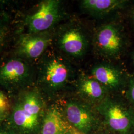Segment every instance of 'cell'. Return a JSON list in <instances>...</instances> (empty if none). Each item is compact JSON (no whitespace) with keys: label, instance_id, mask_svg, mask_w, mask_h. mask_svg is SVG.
<instances>
[{"label":"cell","instance_id":"2","mask_svg":"<svg viewBox=\"0 0 134 134\" xmlns=\"http://www.w3.org/2000/svg\"><path fill=\"white\" fill-rule=\"evenodd\" d=\"M70 65L55 55L45 58L39 70L38 83L44 91L53 95L67 86L73 76Z\"/></svg>","mask_w":134,"mask_h":134},{"label":"cell","instance_id":"1","mask_svg":"<svg viewBox=\"0 0 134 134\" xmlns=\"http://www.w3.org/2000/svg\"><path fill=\"white\" fill-rule=\"evenodd\" d=\"M45 111L39 91L28 88L19 92L5 122L19 134H37Z\"/></svg>","mask_w":134,"mask_h":134},{"label":"cell","instance_id":"21","mask_svg":"<svg viewBox=\"0 0 134 134\" xmlns=\"http://www.w3.org/2000/svg\"></svg>","mask_w":134,"mask_h":134},{"label":"cell","instance_id":"19","mask_svg":"<svg viewBox=\"0 0 134 134\" xmlns=\"http://www.w3.org/2000/svg\"><path fill=\"white\" fill-rule=\"evenodd\" d=\"M132 16H131V18H132V21H133V23L134 24V8L132 12Z\"/></svg>","mask_w":134,"mask_h":134},{"label":"cell","instance_id":"18","mask_svg":"<svg viewBox=\"0 0 134 134\" xmlns=\"http://www.w3.org/2000/svg\"><path fill=\"white\" fill-rule=\"evenodd\" d=\"M69 134H85L82 133L76 129L72 127L71 125L69 124Z\"/></svg>","mask_w":134,"mask_h":134},{"label":"cell","instance_id":"7","mask_svg":"<svg viewBox=\"0 0 134 134\" xmlns=\"http://www.w3.org/2000/svg\"><path fill=\"white\" fill-rule=\"evenodd\" d=\"M57 43L60 50L68 56L80 58L86 53L89 42L82 29L79 26L71 25L60 32Z\"/></svg>","mask_w":134,"mask_h":134},{"label":"cell","instance_id":"11","mask_svg":"<svg viewBox=\"0 0 134 134\" xmlns=\"http://www.w3.org/2000/svg\"><path fill=\"white\" fill-rule=\"evenodd\" d=\"M39 134H69V124L57 106H51L46 110Z\"/></svg>","mask_w":134,"mask_h":134},{"label":"cell","instance_id":"5","mask_svg":"<svg viewBox=\"0 0 134 134\" xmlns=\"http://www.w3.org/2000/svg\"><path fill=\"white\" fill-rule=\"evenodd\" d=\"M97 109L110 129L120 134H128L134 125V114L119 101L106 97Z\"/></svg>","mask_w":134,"mask_h":134},{"label":"cell","instance_id":"9","mask_svg":"<svg viewBox=\"0 0 134 134\" xmlns=\"http://www.w3.org/2000/svg\"><path fill=\"white\" fill-rule=\"evenodd\" d=\"M42 33L22 34L16 46V56L29 61L40 57L51 42V37Z\"/></svg>","mask_w":134,"mask_h":134},{"label":"cell","instance_id":"15","mask_svg":"<svg viewBox=\"0 0 134 134\" xmlns=\"http://www.w3.org/2000/svg\"><path fill=\"white\" fill-rule=\"evenodd\" d=\"M10 34V27L7 20L0 19V51L8 39Z\"/></svg>","mask_w":134,"mask_h":134},{"label":"cell","instance_id":"14","mask_svg":"<svg viewBox=\"0 0 134 134\" xmlns=\"http://www.w3.org/2000/svg\"><path fill=\"white\" fill-rule=\"evenodd\" d=\"M12 105L7 96L0 91V125L5 122L9 116Z\"/></svg>","mask_w":134,"mask_h":134},{"label":"cell","instance_id":"10","mask_svg":"<svg viewBox=\"0 0 134 134\" xmlns=\"http://www.w3.org/2000/svg\"><path fill=\"white\" fill-rule=\"evenodd\" d=\"M91 77L99 82L107 91L117 90L126 81L124 75L118 68L108 63L96 64L92 68Z\"/></svg>","mask_w":134,"mask_h":134},{"label":"cell","instance_id":"17","mask_svg":"<svg viewBox=\"0 0 134 134\" xmlns=\"http://www.w3.org/2000/svg\"><path fill=\"white\" fill-rule=\"evenodd\" d=\"M0 134H19L7 122L0 125Z\"/></svg>","mask_w":134,"mask_h":134},{"label":"cell","instance_id":"20","mask_svg":"<svg viewBox=\"0 0 134 134\" xmlns=\"http://www.w3.org/2000/svg\"><path fill=\"white\" fill-rule=\"evenodd\" d=\"M132 59H133V64H134V52L133 54V57H132Z\"/></svg>","mask_w":134,"mask_h":134},{"label":"cell","instance_id":"16","mask_svg":"<svg viewBox=\"0 0 134 134\" xmlns=\"http://www.w3.org/2000/svg\"><path fill=\"white\" fill-rule=\"evenodd\" d=\"M127 98L134 108V75L130 76L128 79Z\"/></svg>","mask_w":134,"mask_h":134},{"label":"cell","instance_id":"4","mask_svg":"<svg viewBox=\"0 0 134 134\" xmlns=\"http://www.w3.org/2000/svg\"><path fill=\"white\" fill-rule=\"evenodd\" d=\"M126 38L120 25L114 23L103 24L96 30L93 38L96 51L105 57L120 56L126 46Z\"/></svg>","mask_w":134,"mask_h":134},{"label":"cell","instance_id":"6","mask_svg":"<svg viewBox=\"0 0 134 134\" xmlns=\"http://www.w3.org/2000/svg\"><path fill=\"white\" fill-rule=\"evenodd\" d=\"M61 16L60 1H43L40 4L36 12L28 16L26 19L25 24L28 29V33L44 32L58 22Z\"/></svg>","mask_w":134,"mask_h":134},{"label":"cell","instance_id":"13","mask_svg":"<svg viewBox=\"0 0 134 134\" xmlns=\"http://www.w3.org/2000/svg\"><path fill=\"white\" fill-rule=\"evenodd\" d=\"M128 2L124 0H83L81 7L92 16L102 17L123 9Z\"/></svg>","mask_w":134,"mask_h":134},{"label":"cell","instance_id":"12","mask_svg":"<svg viewBox=\"0 0 134 134\" xmlns=\"http://www.w3.org/2000/svg\"><path fill=\"white\" fill-rule=\"evenodd\" d=\"M79 93L86 100L98 104L107 97L108 91L93 77L82 76L77 82Z\"/></svg>","mask_w":134,"mask_h":134},{"label":"cell","instance_id":"8","mask_svg":"<svg viewBox=\"0 0 134 134\" xmlns=\"http://www.w3.org/2000/svg\"><path fill=\"white\" fill-rule=\"evenodd\" d=\"M67 122L82 133L88 134L96 127V119L86 104L79 101H69L65 107Z\"/></svg>","mask_w":134,"mask_h":134},{"label":"cell","instance_id":"3","mask_svg":"<svg viewBox=\"0 0 134 134\" xmlns=\"http://www.w3.org/2000/svg\"><path fill=\"white\" fill-rule=\"evenodd\" d=\"M33 71L28 61L15 56L0 65V85L9 92L23 91L29 88Z\"/></svg>","mask_w":134,"mask_h":134}]
</instances>
